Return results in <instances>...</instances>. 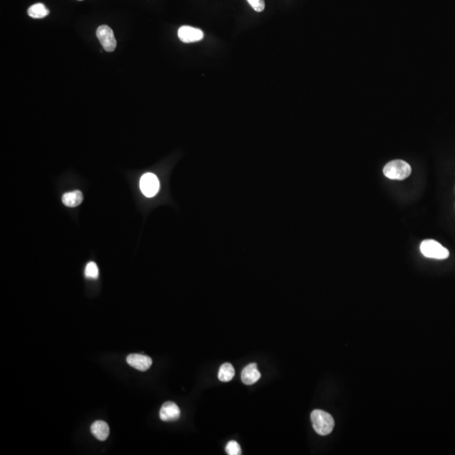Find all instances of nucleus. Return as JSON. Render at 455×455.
Returning <instances> with one entry per match:
<instances>
[{"mask_svg": "<svg viewBox=\"0 0 455 455\" xmlns=\"http://www.w3.org/2000/svg\"><path fill=\"white\" fill-rule=\"evenodd\" d=\"M311 421L314 431L319 435H328L334 428L335 421L332 415L321 410L312 411Z\"/></svg>", "mask_w": 455, "mask_h": 455, "instance_id": "f257e3e1", "label": "nucleus"}, {"mask_svg": "<svg viewBox=\"0 0 455 455\" xmlns=\"http://www.w3.org/2000/svg\"><path fill=\"white\" fill-rule=\"evenodd\" d=\"M383 175L387 178L396 181H403L411 176V167L406 161L396 159L391 161L383 167Z\"/></svg>", "mask_w": 455, "mask_h": 455, "instance_id": "f03ea898", "label": "nucleus"}, {"mask_svg": "<svg viewBox=\"0 0 455 455\" xmlns=\"http://www.w3.org/2000/svg\"><path fill=\"white\" fill-rule=\"evenodd\" d=\"M420 252L424 256L438 260H444L449 256V251L438 241L433 240H423L420 246Z\"/></svg>", "mask_w": 455, "mask_h": 455, "instance_id": "7ed1b4c3", "label": "nucleus"}, {"mask_svg": "<svg viewBox=\"0 0 455 455\" xmlns=\"http://www.w3.org/2000/svg\"><path fill=\"white\" fill-rule=\"evenodd\" d=\"M96 36L105 51L111 52L116 49V41L113 30L108 25H101L96 30Z\"/></svg>", "mask_w": 455, "mask_h": 455, "instance_id": "20e7f679", "label": "nucleus"}, {"mask_svg": "<svg viewBox=\"0 0 455 455\" xmlns=\"http://www.w3.org/2000/svg\"><path fill=\"white\" fill-rule=\"evenodd\" d=\"M140 189L145 197L152 198L159 190V181L158 177L152 173L144 174L140 179Z\"/></svg>", "mask_w": 455, "mask_h": 455, "instance_id": "39448f33", "label": "nucleus"}, {"mask_svg": "<svg viewBox=\"0 0 455 455\" xmlns=\"http://www.w3.org/2000/svg\"><path fill=\"white\" fill-rule=\"evenodd\" d=\"M178 37L184 43H191L202 41L204 35L200 29L183 25L178 30Z\"/></svg>", "mask_w": 455, "mask_h": 455, "instance_id": "423d86ee", "label": "nucleus"}, {"mask_svg": "<svg viewBox=\"0 0 455 455\" xmlns=\"http://www.w3.org/2000/svg\"><path fill=\"white\" fill-rule=\"evenodd\" d=\"M126 363L139 371H146L151 367V358L142 354H130L126 358Z\"/></svg>", "mask_w": 455, "mask_h": 455, "instance_id": "0eeeda50", "label": "nucleus"}, {"mask_svg": "<svg viewBox=\"0 0 455 455\" xmlns=\"http://www.w3.org/2000/svg\"><path fill=\"white\" fill-rule=\"evenodd\" d=\"M181 416V411L178 406L174 402H166L161 407L159 417L164 421H172L178 420Z\"/></svg>", "mask_w": 455, "mask_h": 455, "instance_id": "6e6552de", "label": "nucleus"}, {"mask_svg": "<svg viewBox=\"0 0 455 455\" xmlns=\"http://www.w3.org/2000/svg\"><path fill=\"white\" fill-rule=\"evenodd\" d=\"M261 379V373L257 369L256 364H250L243 369L241 373V380L247 385H251L256 383Z\"/></svg>", "mask_w": 455, "mask_h": 455, "instance_id": "1a4fd4ad", "label": "nucleus"}, {"mask_svg": "<svg viewBox=\"0 0 455 455\" xmlns=\"http://www.w3.org/2000/svg\"><path fill=\"white\" fill-rule=\"evenodd\" d=\"M90 431L93 435L98 440L105 441L108 438L110 433L109 426L103 420H96L90 427Z\"/></svg>", "mask_w": 455, "mask_h": 455, "instance_id": "9d476101", "label": "nucleus"}, {"mask_svg": "<svg viewBox=\"0 0 455 455\" xmlns=\"http://www.w3.org/2000/svg\"><path fill=\"white\" fill-rule=\"evenodd\" d=\"M83 199H84V197L80 190H74V191L65 193L62 198V203L70 208H75V207L80 205L83 202Z\"/></svg>", "mask_w": 455, "mask_h": 455, "instance_id": "9b49d317", "label": "nucleus"}, {"mask_svg": "<svg viewBox=\"0 0 455 455\" xmlns=\"http://www.w3.org/2000/svg\"><path fill=\"white\" fill-rule=\"evenodd\" d=\"M49 10L43 4L38 3L28 9V15L33 19H42L49 15Z\"/></svg>", "mask_w": 455, "mask_h": 455, "instance_id": "f8f14e48", "label": "nucleus"}, {"mask_svg": "<svg viewBox=\"0 0 455 455\" xmlns=\"http://www.w3.org/2000/svg\"><path fill=\"white\" fill-rule=\"evenodd\" d=\"M235 371L232 364L226 363L223 364L218 371V379L222 382H229L232 380L235 377Z\"/></svg>", "mask_w": 455, "mask_h": 455, "instance_id": "ddd939ff", "label": "nucleus"}, {"mask_svg": "<svg viewBox=\"0 0 455 455\" xmlns=\"http://www.w3.org/2000/svg\"><path fill=\"white\" fill-rule=\"evenodd\" d=\"M84 273L88 278L96 279L97 277H99V269L95 263L90 262L87 264Z\"/></svg>", "mask_w": 455, "mask_h": 455, "instance_id": "4468645a", "label": "nucleus"}, {"mask_svg": "<svg viewBox=\"0 0 455 455\" xmlns=\"http://www.w3.org/2000/svg\"><path fill=\"white\" fill-rule=\"evenodd\" d=\"M226 453L229 455H240L242 453L241 448L236 441H230L225 448Z\"/></svg>", "mask_w": 455, "mask_h": 455, "instance_id": "2eb2a0df", "label": "nucleus"}, {"mask_svg": "<svg viewBox=\"0 0 455 455\" xmlns=\"http://www.w3.org/2000/svg\"><path fill=\"white\" fill-rule=\"evenodd\" d=\"M253 10L256 12H263L265 9V1L264 0H247Z\"/></svg>", "mask_w": 455, "mask_h": 455, "instance_id": "dca6fc26", "label": "nucleus"}, {"mask_svg": "<svg viewBox=\"0 0 455 455\" xmlns=\"http://www.w3.org/2000/svg\"><path fill=\"white\" fill-rule=\"evenodd\" d=\"M79 1H82V0H79Z\"/></svg>", "mask_w": 455, "mask_h": 455, "instance_id": "f3484780", "label": "nucleus"}]
</instances>
